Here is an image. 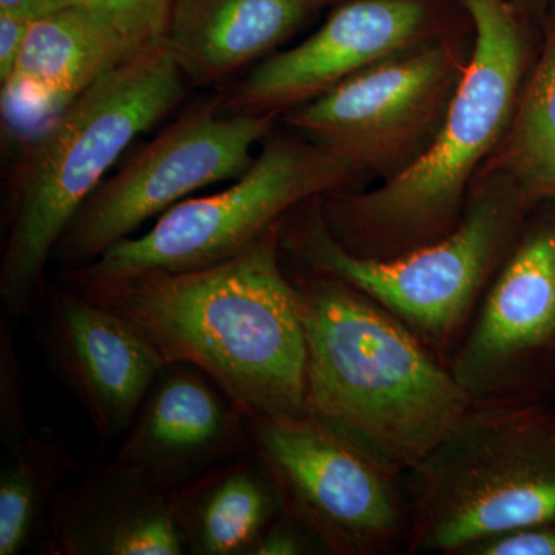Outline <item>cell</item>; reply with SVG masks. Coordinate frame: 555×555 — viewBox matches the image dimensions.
Segmentation results:
<instances>
[{
	"mask_svg": "<svg viewBox=\"0 0 555 555\" xmlns=\"http://www.w3.org/2000/svg\"><path fill=\"white\" fill-rule=\"evenodd\" d=\"M284 513L332 554H369L401 525L396 469L309 414L247 416Z\"/></svg>",
	"mask_w": 555,
	"mask_h": 555,
	"instance_id": "cell-10",
	"label": "cell"
},
{
	"mask_svg": "<svg viewBox=\"0 0 555 555\" xmlns=\"http://www.w3.org/2000/svg\"><path fill=\"white\" fill-rule=\"evenodd\" d=\"M75 3L76 0H0V14L36 22L69 9Z\"/></svg>",
	"mask_w": 555,
	"mask_h": 555,
	"instance_id": "cell-26",
	"label": "cell"
},
{
	"mask_svg": "<svg viewBox=\"0 0 555 555\" xmlns=\"http://www.w3.org/2000/svg\"><path fill=\"white\" fill-rule=\"evenodd\" d=\"M361 173L309 139L273 138L230 188L181 201L144 235L130 236L69 275L184 272L243 254L294 208L347 190Z\"/></svg>",
	"mask_w": 555,
	"mask_h": 555,
	"instance_id": "cell-7",
	"label": "cell"
},
{
	"mask_svg": "<svg viewBox=\"0 0 555 555\" xmlns=\"http://www.w3.org/2000/svg\"><path fill=\"white\" fill-rule=\"evenodd\" d=\"M273 120V115L204 105L184 113L94 190L54 258L69 270L86 268L192 193L240 178Z\"/></svg>",
	"mask_w": 555,
	"mask_h": 555,
	"instance_id": "cell-9",
	"label": "cell"
},
{
	"mask_svg": "<svg viewBox=\"0 0 555 555\" xmlns=\"http://www.w3.org/2000/svg\"><path fill=\"white\" fill-rule=\"evenodd\" d=\"M173 494L185 554L251 555L284 511L259 459L215 467Z\"/></svg>",
	"mask_w": 555,
	"mask_h": 555,
	"instance_id": "cell-18",
	"label": "cell"
},
{
	"mask_svg": "<svg viewBox=\"0 0 555 555\" xmlns=\"http://www.w3.org/2000/svg\"><path fill=\"white\" fill-rule=\"evenodd\" d=\"M462 2L473 50L433 144L377 189L318 198L328 233L360 257L393 258L449 235L516 112L537 53L525 14L513 0Z\"/></svg>",
	"mask_w": 555,
	"mask_h": 555,
	"instance_id": "cell-3",
	"label": "cell"
},
{
	"mask_svg": "<svg viewBox=\"0 0 555 555\" xmlns=\"http://www.w3.org/2000/svg\"><path fill=\"white\" fill-rule=\"evenodd\" d=\"M451 371L474 401H555V201L532 208Z\"/></svg>",
	"mask_w": 555,
	"mask_h": 555,
	"instance_id": "cell-11",
	"label": "cell"
},
{
	"mask_svg": "<svg viewBox=\"0 0 555 555\" xmlns=\"http://www.w3.org/2000/svg\"><path fill=\"white\" fill-rule=\"evenodd\" d=\"M309 534L297 520L287 514L276 518L255 546L251 555H298L308 553ZM310 535V534H309Z\"/></svg>",
	"mask_w": 555,
	"mask_h": 555,
	"instance_id": "cell-24",
	"label": "cell"
},
{
	"mask_svg": "<svg viewBox=\"0 0 555 555\" xmlns=\"http://www.w3.org/2000/svg\"><path fill=\"white\" fill-rule=\"evenodd\" d=\"M2 320L0 328V423L5 444L27 436L22 408L21 367L10 328Z\"/></svg>",
	"mask_w": 555,
	"mask_h": 555,
	"instance_id": "cell-22",
	"label": "cell"
},
{
	"mask_svg": "<svg viewBox=\"0 0 555 555\" xmlns=\"http://www.w3.org/2000/svg\"><path fill=\"white\" fill-rule=\"evenodd\" d=\"M43 343L104 441L126 436L166 366L137 328L75 287L51 295Z\"/></svg>",
	"mask_w": 555,
	"mask_h": 555,
	"instance_id": "cell-13",
	"label": "cell"
},
{
	"mask_svg": "<svg viewBox=\"0 0 555 555\" xmlns=\"http://www.w3.org/2000/svg\"><path fill=\"white\" fill-rule=\"evenodd\" d=\"M306 2L309 3L310 7L321 5V3L331 2V0H306Z\"/></svg>",
	"mask_w": 555,
	"mask_h": 555,
	"instance_id": "cell-28",
	"label": "cell"
},
{
	"mask_svg": "<svg viewBox=\"0 0 555 555\" xmlns=\"http://www.w3.org/2000/svg\"><path fill=\"white\" fill-rule=\"evenodd\" d=\"M244 418L247 415L198 369L166 364L112 465L173 489L208 463L238 452Z\"/></svg>",
	"mask_w": 555,
	"mask_h": 555,
	"instance_id": "cell-14",
	"label": "cell"
},
{
	"mask_svg": "<svg viewBox=\"0 0 555 555\" xmlns=\"http://www.w3.org/2000/svg\"><path fill=\"white\" fill-rule=\"evenodd\" d=\"M297 287L308 339L306 414L392 469H415L474 398L412 328L345 281L312 272Z\"/></svg>",
	"mask_w": 555,
	"mask_h": 555,
	"instance_id": "cell-2",
	"label": "cell"
},
{
	"mask_svg": "<svg viewBox=\"0 0 555 555\" xmlns=\"http://www.w3.org/2000/svg\"><path fill=\"white\" fill-rule=\"evenodd\" d=\"M42 553L51 555H182L173 489L109 465L62 491L50 514Z\"/></svg>",
	"mask_w": 555,
	"mask_h": 555,
	"instance_id": "cell-15",
	"label": "cell"
},
{
	"mask_svg": "<svg viewBox=\"0 0 555 555\" xmlns=\"http://www.w3.org/2000/svg\"><path fill=\"white\" fill-rule=\"evenodd\" d=\"M142 51L78 5L33 22L2 87L3 116L14 129L49 122L94 80Z\"/></svg>",
	"mask_w": 555,
	"mask_h": 555,
	"instance_id": "cell-16",
	"label": "cell"
},
{
	"mask_svg": "<svg viewBox=\"0 0 555 555\" xmlns=\"http://www.w3.org/2000/svg\"><path fill=\"white\" fill-rule=\"evenodd\" d=\"M184 80L166 43L152 47L80 91L33 139L14 184L0 266L7 317L30 308L80 207L131 142L177 107Z\"/></svg>",
	"mask_w": 555,
	"mask_h": 555,
	"instance_id": "cell-4",
	"label": "cell"
},
{
	"mask_svg": "<svg viewBox=\"0 0 555 555\" xmlns=\"http://www.w3.org/2000/svg\"><path fill=\"white\" fill-rule=\"evenodd\" d=\"M414 470L416 551L466 554L492 537L555 521V401L473 408Z\"/></svg>",
	"mask_w": 555,
	"mask_h": 555,
	"instance_id": "cell-5",
	"label": "cell"
},
{
	"mask_svg": "<svg viewBox=\"0 0 555 555\" xmlns=\"http://www.w3.org/2000/svg\"><path fill=\"white\" fill-rule=\"evenodd\" d=\"M473 555H555V521L526 526L470 547Z\"/></svg>",
	"mask_w": 555,
	"mask_h": 555,
	"instance_id": "cell-23",
	"label": "cell"
},
{
	"mask_svg": "<svg viewBox=\"0 0 555 555\" xmlns=\"http://www.w3.org/2000/svg\"><path fill=\"white\" fill-rule=\"evenodd\" d=\"M281 225L208 268L69 278L166 364L198 369L247 416L306 414L308 339L297 284L281 268Z\"/></svg>",
	"mask_w": 555,
	"mask_h": 555,
	"instance_id": "cell-1",
	"label": "cell"
},
{
	"mask_svg": "<svg viewBox=\"0 0 555 555\" xmlns=\"http://www.w3.org/2000/svg\"><path fill=\"white\" fill-rule=\"evenodd\" d=\"M440 38L426 0H350L308 39L262 60L224 108L291 112L371 65Z\"/></svg>",
	"mask_w": 555,
	"mask_h": 555,
	"instance_id": "cell-12",
	"label": "cell"
},
{
	"mask_svg": "<svg viewBox=\"0 0 555 555\" xmlns=\"http://www.w3.org/2000/svg\"><path fill=\"white\" fill-rule=\"evenodd\" d=\"M470 50L448 36L429 40L291 109L287 124L358 173L396 177L437 138Z\"/></svg>",
	"mask_w": 555,
	"mask_h": 555,
	"instance_id": "cell-8",
	"label": "cell"
},
{
	"mask_svg": "<svg viewBox=\"0 0 555 555\" xmlns=\"http://www.w3.org/2000/svg\"><path fill=\"white\" fill-rule=\"evenodd\" d=\"M532 208L507 179L480 177L462 221L444 238L398 257L367 258L339 246L324 225L317 198L294 232L283 233L281 225V244L312 272L345 281L420 337L441 341L465 320Z\"/></svg>",
	"mask_w": 555,
	"mask_h": 555,
	"instance_id": "cell-6",
	"label": "cell"
},
{
	"mask_svg": "<svg viewBox=\"0 0 555 555\" xmlns=\"http://www.w3.org/2000/svg\"><path fill=\"white\" fill-rule=\"evenodd\" d=\"M31 24L0 14V87L9 82L16 69Z\"/></svg>",
	"mask_w": 555,
	"mask_h": 555,
	"instance_id": "cell-25",
	"label": "cell"
},
{
	"mask_svg": "<svg viewBox=\"0 0 555 555\" xmlns=\"http://www.w3.org/2000/svg\"><path fill=\"white\" fill-rule=\"evenodd\" d=\"M513 2L526 16L529 13L545 14L555 0H513Z\"/></svg>",
	"mask_w": 555,
	"mask_h": 555,
	"instance_id": "cell-27",
	"label": "cell"
},
{
	"mask_svg": "<svg viewBox=\"0 0 555 555\" xmlns=\"http://www.w3.org/2000/svg\"><path fill=\"white\" fill-rule=\"evenodd\" d=\"M310 9L306 0H175L164 43L185 78L218 82L266 60Z\"/></svg>",
	"mask_w": 555,
	"mask_h": 555,
	"instance_id": "cell-17",
	"label": "cell"
},
{
	"mask_svg": "<svg viewBox=\"0 0 555 555\" xmlns=\"http://www.w3.org/2000/svg\"><path fill=\"white\" fill-rule=\"evenodd\" d=\"M478 177L505 178L531 207L555 201V5L505 137Z\"/></svg>",
	"mask_w": 555,
	"mask_h": 555,
	"instance_id": "cell-19",
	"label": "cell"
},
{
	"mask_svg": "<svg viewBox=\"0 0 555 555\" xmlns=\"http://www.w3.org/2000/svg\"><path fill=\"white\" fill-rule=\"evenodd\" d=\"M0 473V555L24 553L60 496L68 459L49 430L7 444Z\"/></svg>",
	"mask_w": 555,
	"mask_h": 555,
	"instance_id": "cell-20",
	"label": "cell"
},
{
	"mask_svg": "<svg viewBox=\"0 0 555 555\" xmlns=\"http://www.w3.org/2000/svg\"><path fill=\"white\" fill-rule=\"evenodd\" d=\"M175 0H76L139 50L166 42Z\"/></svg>",
	"mask_w": 555,
	"mask_h": 555,
	"instance_id": "cell-21",
	"label": "cell"
}]
</instances>
